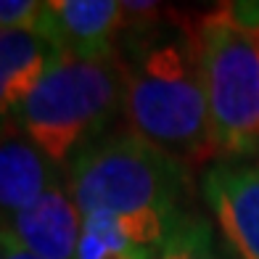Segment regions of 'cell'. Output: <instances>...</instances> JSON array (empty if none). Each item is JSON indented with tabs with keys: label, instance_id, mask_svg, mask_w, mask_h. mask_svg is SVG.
I'll return each instance as SVG.
<instances>
[{
	"label": "cell",
	"instance_id": "obj_1",
	"mask_svg": "<svg viewBox=\"0 0 259 259\" xmlns=\"http://www.w3.org/2000/svg\"><path fill=\"white\" fill-rule=\"evenodd\" d=\"M116 64L130 130L185 167L220 156L209 122L196 24H185L167 11L146 21H124Z\"/></svg>",
	"mask_w": 259,
	"mask_h": 259
},
{
	"label": "cell",
	"instance_id": "obj_2",
	"mask_svg": "<svg viewBox=\"0 0 259 259\" xmlns=\"http://www.w3.org/2000/svg\"><path fill=\"white\" fill-rule=\"evenodd\" d=\"M188 167L135 130H116L82 148L69 167V191L82 217L172 211L188 191Z\"/></svg>",
	"mask_w": 259,
	"mask_h": 259
},
{
	"label": "cell",
	"instance_id": "obj_3",
	"mask_svg": "<svg viewBox=\"0 0 259 259\" xmlns=\"http://www.w3.org/2000/svg\"><path fill=\"white\" fill-rule=\"evenodd\" d=\"M122 72L114 61L56 53L40 85L16 114V127L53 167H66L82 148L103 138L122 109Z\"/></svg>",
	"mask_w": 259,
	"mask_h": 259
},
{
	"label": "cell",
	"instance_id": "obj_4",
	"mask_svg": "<svg viewBox=\"0 0 259 259\" xmlns=\"http://www.w3.org/2000/svg\"><path fill=\"white\" fill-rule=\"evenodd\" d=\"M198 58L220 156L259 151V16L217 6L196 21Z\"/></svg>",
	"mask_w": 259,
	"mask_h": 259
},
{
	"label": "cell",
	"instance_id": "obj_5",
	"mask_svg": "<svg viewBox=\"0 0 259 259\" xmlns=\"http://www.w3.org/2000/svg\"><path fill=\"white\" fill-rule=\"evenodd\" d=\"M124 32L119 0H45L37 34L58 53L88 61H114Z\"/></svg>",
	"mask_w": 259,
	"mask_h": 259
},
{
	"label": "cell",
	"instance_id": "obj_6",
	"mask_svg": "<svg viewBox=\"0 0 259 259\" xmlns=\"http://www.w3.org/2000/svg\"><path fill=\"white\" fill-rule=\"evenodd\" d=\"M206 206L238 259H259V161H220L201 180Z\"/></svg>",
	"mask_w": 259,
	"mask_h": 259
},
{
	"label": "cell",
	"instance_id": "obj_7",
	"mask_svg": "<svg viewBox=\"0 0 259 259\" xmlns=\"http://www.w3.org/2000/svg\"><path fill=\"white\" fill-rule=\"evenodd\" d=\"M14 241L37 259H77L82 211L64 180H56L37 201L3 225Z\"/></svg>",
	"mask_w": 259,
	"mask_h": 259
},
{
	"label": "cell",
	"instance_id": "obj_8",
	"mask_svg": "<svg viewBox=\"0 0 259 259\" xmlns=\"http://www.w3.org/2000/svg\"><path fill=\"white\" fill-rule=\"evenodd\" d=\"M56 169L19 127L0 130V225L48 191L58 180Z\"/></svg>",
	"mask_w": 259,
	"mask_h": 259
},
{
	"label": "cell",
	"instance_id": "obj_9",
	"mask_svg": "<svg viewBox=\"0 0 259 259\" xmlns=\"http://www.w3.org/2000/svg\"><path fill=\"white\" fill-rule=\"evenodd\" d=\"M56 53L37 32H0V130L16 127V114L40 85Z\"/></svg>",
	"mask_w": 259,
	"mask_h": 259
},
{
	"label": "cell",
	"instance_id": "obj_10",
	"mask_svg": "<svg viewBox=\"0 0 259 259\" xmlns=\"http://www.w3.org/2000/svg\"><path fill=\"white\" fill-rule=\"evenodd\" d=\"M159 254L161 251L124 238L98 214L82 217V238L77 259H159Z\"/></svg>",
	"mask_w": 259,
	"mask_h": 259
},
{
	"label": "cell",
	"instance_id": "obj_11",
	"mask_svg": "<svg viewBox=\"0 0 259 259\" xmlns=\"http://www.w3.org/2000/svg\"><path fill=\"white\" fill-rule=\"evenodd\" d=\"M159 259H220L211 228L201 217H185L161 249Z\"/></svg>",
	"mask_w": 259,
	"mask_h": 259
},
{
	"label": "cell",
	"instance_id": "obj_12",
	"mask_svg": "<svg viewBox=\"0 0 259 259\" xmlns=\"http://www.w3.org/2000/svg\"><path fill=\"white\" fill-rule=\"evenodd\" d=\"M45 0H0V32H37Z\"/></svg>",
	"mask_w": 259,
	"mask_h": 259
},
{
	"label": "cell",
	"instance_id": "obj_13",
	"mask_svg": "<svg viewBox=\"0 0 259 259\" xmlns=\"http://www.w3.org/2000/svg\"><path fill=\"white\" fill-rule=\"evenodd\" d=\"M8 233V230H6ZM3 259H37L34 254H29L27 249H21V246L14 241V235L8 233V243H6V256Z\"/></svg>",
	"mask_w": 259,
	"mask_h": 259
},
{
	"label": "cell",
	"instance_id": "obj_14",
	"mask_svg": "<svg viewBox=\"0 0 259 259\" xmlns=\"http://www.w3.org/2000/svg\"><path fill=\"white\" fill-rule=\"evenodd\" d=\"M6 243H8V233H6L3 225H0V259L6 256Z\"/></svg>",
	"mask_w": 259,
	"mask_h": 259
}]
</instances>
